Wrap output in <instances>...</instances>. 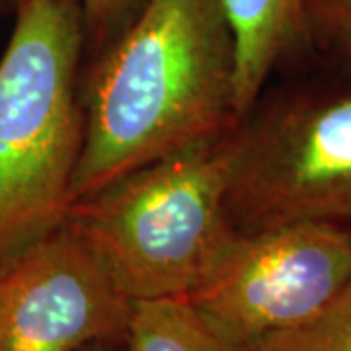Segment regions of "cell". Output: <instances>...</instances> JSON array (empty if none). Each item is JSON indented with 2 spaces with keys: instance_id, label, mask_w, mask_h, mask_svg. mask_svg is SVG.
<instances>
[{
  "instance_id": "obj_1",
  "label": "cell",
  "mask_w": 351,
  "mask_h": 351,
  "mask_svg": "<svg viewBox=\"0 0 351 351\" xmlns=\"http://www.w3.org/2000/svg\"><path fill=\"white\" fill-rule=\"evenodd\" d=\"M90 82L71 205L242 123L221 0H145Z\"/></svg>"
},
{
  "instance_id": "obj_2",
  "label": "cell",
  "mask_w": 351,
  "mask_h": 351,
  "mask_svg": "<svg viewBox=\"0 0 351 351\" xmlns=\"http://www.w3.org/2000/svg\"><path fill=\"white\" fill-rule=\"evenodd\" d=\"M0 59V265L61 225L84 137L80 0H20Z\"/></svg>"
},
{
  "instance_id": "obj_3",
  "label": "cell",
  "mask_w": 351,
  "mask_h": 351,
  "mask_svg": "<svg viewBox=\"0 0 351 351\" xmlns=\"http://www.w3.org/2000/svg\"><path fill=\"white\" fill-rule=\"evenodd\" d=\"M230 166L232 133L119 178L64 219L131 302L188 299L239 232Z\"/></svg>"
},
{
  "instance_id": "obj_4",
  "label": "cell",
  "mask_w": 351,
  "mask_h": 351,
  "mask_svg": "<svg viewBox=\"0 0 351 351\" xmlns=\"http://www.w3.org/2000/svg\"><path fill=\"white\" fill-rule=\"evenodd\" d=\"M226 209L240 232L318 221L351 228V88L302 90L232 131Z\"/></svg>"
},
{
  "instance_id": "obj_5",
  "label": "cell",
  "mask_w": 351,
  "mask_h": 351,
  "mask_svg": "<svg viewBox=\"0 0 351 351\" xmlns=\"http://www.w3.org/2000/svg\"><path fill=\"white\" fill-rule=\"evenodd\" d=\"M351 281V228L302 221L237 232L188 302L232 351L299 326Z\"/></svg>"
},
{
  "instance_id": "obj_6",
  "label": "cell",
  "mask_w": 351,
  "mask_h": 351,
  "mask_svg": "<svg viewBox=\"0 0 351 351\" xmlns=\"http://www.w3.org/2000/svg\"><path fill=\"white\" fill-rule=\"evenodd\" d=\"M133 302L64 219L0 265V351L125 341Z\"/></svg>"
},
{
  "instance_id": "obj_7",
  "label": "cell",
  "mask_w": 351,
  "mask_h": 351,
  "mask_svg": "<svg viewBox=\"0 0 351 351\" xmlns=\"http://www.w3.org/2000/svg\"><path fill=\"white\" fill-rule=\"evenodd\" d=\"M237 49V106L242 121L256 110L265 80L304 38L302 0H221Z\"/></svg>"
},
{
  "instance_id": "obj_8",
  "label": "cell",
  "mask_w": 351,
  "mask_h": 351,
  "mask_svg": "<svg viewBox=\"0 0 351 351\" xmlns=\"http://www.w3.org/2000/svg\"><path fill=\"white\" fill-rule=\"evenodd\" d=\"M129 351H232L215 336L188 299L133 302Z\"/></svg>"
},
{
  "instance_id": "obj_9",
  "label": "cell",
  "mask_w": 351,
  "mask_h": 351,
  "mask_svg": "<svg viewBox=\"0 0 351 351\" xmlns=\"http://www.w3.org/2000/svg\"><path fill=\"white\" fill-rule=\"evenodd\" d=\"M240 351H351V281L306 322Z\"/></svg>"
},
{
  "instance_id": "obj_10",
  "label": "cell",
  "mask_w": 351,
  "mask_h": 351,
  "mask_svg": "<svg viewBox=\"0 0 351 351\" xmlns=\"http://www.w3.org/2000/svg\"><path fill=\"white\" fill-rule=\"evenodd\" d=\"M306 43L330 49L351 75V0H302Z\"/></svg>"
},
{
  "instance_id": "obj_11",
  "label": "cell",
  "mask_w": 351,
  "mask_h": 351,
  "mask_svg": "<svg viewBox=\"0 0 351 351\" xmlns=\"http://www.w3.org/2000/svg\"><path fill=\"white\" fill-rule=\"evenodd\" d=\"M145 0H80L86 32L98 43L119 34Z\"/></svg>"
},
{
  "instance_id": "obj_12",
  "label": "cell",
  "mask_w": 351,
  "mask_h": 351,
  "mask_svg": "<svg viewBox=\"0 0 351 351\" xmlns=\"http://www.w3.org/2000/svg\"><path fill=\"white\" fill-rule=\"evenodd\" d=\"M82 351H129L125 341H100V343H94V346H88Z\"/></svg>"
},
{
  "instance_id": "obj_13",
  "label": "cell",
  "mask_w": 351,
  "mask_h": 351,
  "mask_svg": "<svg viewBox=\"0 0 351 351\" xmlns=\"http://www.w3.org/2000/svg\"><path fill=\"white\" fill-rule=\"evenodd\" d=\"M18 2L20 0H0V12H4V10H16Z\"/></svg>"
}]
</instances>
